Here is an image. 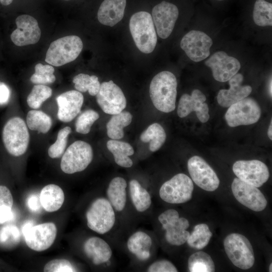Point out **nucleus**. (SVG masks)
Masks as SVG:
<instances>
[{"instance_id": "obj_27", "label": "nucleus", "mask_w": 272, "mask_h": 272, "mask_svg": "<svg viewBox=\"0 0 272 272\" xmlns=\"http://www.w3.org/2000/svg\"><path fill=\"white\" fill-rule=\"evenodd\" d=\"M39 197L42 208L48 212H53L59 210L64 200L62 189L53 184L45 186L41 190Z\"/></svg>"}, {"instance_id": "obj_23", "label": "nucleus", "mask_w": 272, "mask_h": 272, "mask_svg": "<svg viewBox=\"0 0 272 272\" xmlns=\"http://www.w3.org/2000/svg\"><path fill=\"white\" fill-rule=\"evenodd\" d=\"M83 249L86 256L96 265L107 263L112 255L109 244L103 239L97 236L87 239L84 244Z\"/></svg>"}, {"instance_id": "obj_52", "label": "nucleus", "mask_w": 272, "mask_h": 272, "mask_svg": "<svg viewBox=\"0 0 272 272\" xmlns=\"http://www.w3.org/2000/svg\"><path fill=\"white\" fill-rule=\"evenodd\" d=\"M216 1H223V0H216Z\"/></svg>"}, {"instance_id": "obj_30", "label": "nucleus", "mask_w": 272, "mask_h": 272, "mask_svg": "<svg viewBox=\"0 0 272 272\" xmlns=\"http://www.w3.org/2000/svg\"><path fill=\"white\" fill-rule=\"evenodd\" d=\"M132 115L123 111L113 115L106 124L107 134L112 140H120L124 135L123 127L128 126L132 120Z\"/></svg>"}, {"instance_id": "obj_7", "label": "nucleus", "mask_w": 272, "mask_h": 272, "mask_svg": "<svg viewBox=\"0 0 272 272\" xmlns=\"http://www.w3.org/2000/svg\"><path fill=\"white\" fill-rule=\"evenodd\" d=\"M158 219L165 231V238L168 243L180 246L186 242L190 234L186 230L189 226V221L180 217L176 210H167L159 215Z\"/></svg>"}, {"instance_id": "obj_16", "label": "nucleus", "mask_w": 272, "mask_h": 272, "mask_svg": "<svg viewBox=\"0 0 272 272\" xmlns=\"http://www.w3.org/2000/svg\"><path fill=\"white\" fill-rule=\"evenodd\" d=\"M210 67L214 78L217 81H228L236 75L241 67L239 61L223 51H217L205 61Z\"/></svg>"}, {"instance_id": "obj_9", "label": "nucleus", "mask_w": 272, "mask_h": 272, "mask_svg": "<svg viewBox=\"0 0 272 272\" xmlns=\"http://www.w3.org/2000/svg\"><path fill=\"white\" fill-rule=\"evenodd\" d=\"M93 152L91 146L82 141H77L71 144L63 154L60 168L66 174L81 172L91 163Z\"/></svg>"}, {"instance_id": "obj_26", "label": "nucleus", "mask_w": 272, "mask_h": 272, "mask_svg": "<svg viewBox=\"0 0 272 272\" xmlns=\"http://www.w3.org/2000/svg\"><path fill=\"white\" fill-rule=\"evenodd\" d=\"M127 183L122 177L113 178L109 182L106 189L107 198L116 212H122L126 205Z\"/></svg>"}, {"instance_id": "obj_40", "label": "nucleus", "mask_w": 272, "mask_h": 272, "mask_svg": "<svg viewBox=\"0 0 272 272\" xmlns=\"http://www.w3.org/2000/svg\"><path fill=\"white\" fill-rule=\"evenodd\" d=\"M54 69L51 65L39 63L35 66V73L30 78L32 83L38 85L52 84L55 81Z\"/></svg>"}, {"instance_id": "obj_37", "label": "nucleus", "mask_w": 272, "mask_h": 272, "mask_svg": "<svg viewBox=\"0 0 272 272\" xmlns=\"http://www.w3.org/2000/svg\"><path fill=\"white\" fill-rule=\"evenodd\" d=\"M13 198L9 188L0 185V225L14 219Z\"/></svg>"}, {"instance_id": "obj_35", "label": "nucleus", "mask_w": 272, "mask_h": 272, "mask_svg": "<svg viewBox=\"0 0 272 272\" xmlns=\"http://www.w3.org/2000/svg\"><path fill=\"white\" fill-rule=\"evenodd\" d=\"M253 19L259 26H272V4L265 0H256L253 10Z\"/></svg>"}, {"instance_id": "obj_42", "label": "nucleus", "mask_w": 272, "mask_h": 272, "mask_svg": "<svg viewBox=\"0 0 272 272\" xmlns=\"http://www.w3.org/2000/svg\"><path fill=\"white\" fill-rule=\"evenodd\" d=\"M99 117V114L93 110L88 109L85 111L79 116L76 120V131L82 134L88 133L92 125Z\"/></svg>"}, {"instance_id": "obj_33", "label": "nucleus", "mask_w": 272, "mask_h": 272, "mask_svg": "<svg viewBox=\"0 0 272 272\" xmlns=\"http://www.w3.org/2000/svg\"><path fill=\"white\" fill-rule=\"evenodd\" d=\"M188 266L190 272H213L215 270L214 261L210 255L201 251L189 256Z\"/></svg>"}, {"instance_id": "obj_21", "label": "nucleus", "mask_w": 272, "mask_h": 272, "mask_svg": "<svg viewBox=\"0 0 272 272\" xmlns=\"http://www.w3.org/2000/svg\"><path fill=\"white\" fill-rule=\"evenodd\" d=\"M57 106V117L64 122L73 120L80 112L84 102L83 94L78 91H66L56 99Z\"/></svg>"}, {"instance_id": "obj_48", "label": "nucleus", "mask_w": 272, "mask_h": 272, "mask_svg": "<svg viewBox=\"0 0 272 272\" xmlns=\"http://www.w3.org/2000/svg\"><path fill=\"white\" fill-rule=\"evenodd\" d=\"M271 120L270 121V123L269 125V127H268V130H267V135H268V137L269 138V139L271 140H272V132H271V130H272V127H271V125H272V124H271Z\"/></svg>"}, {"instance_id": "obj_31", "label": "nucleus", "mask_w": 272, "mask_h": 272, "mask_svg": "<svg viewBox=\"0 0 272 272\" xmlns=\"http://www.w3.org/2000/svg\"><path fill=\"white\" fill-rule=\"evenodd\" d=\"M141 140L144 143L150 142L149 149L152 152L158 150L164 144L166 134L163 127L157 123L151 124L142 132Z\"/></svg>"}, {"instance_id": "obj_13", "label": "nucleus", "mask_w": 272, "mask_h": 272, "mask_svg": "<svg viewBox=\"0 0 272 272\" xmlns=\"http://www.w3.org/2000/svg\"><path fill=\"white\" fill-rule=\"evenodd\" d=\"M96 96L97 102L106 113L114 115L125 108L126 100L121 89L112 80L103 82Z\"/></svg>"}, {"instance_id": "obj_19", "label": "nucleus", "mask_w": 272, "mask_h": 272, "mask_svg": "<svg viewBox=\"0 0 272 272\" xmlns=\"http://www.w3.org/2000/svg\"><path fill=\"white\" fill-rule=\"evenodd\" d=\"M17 29L11 35L12 42L23 46L36 43L41 37V30L37 21L31 16L22 15L16 19Z\"/></svg>"}, {"instance_id": "obj_43", "label": "nucleus", "mask_w": 272, "mask_h": 272, "mask_svg": "<svg viewBox=\"0 0 272 272\" xmlns=\"http://www.w3.org/2000/svg\"><path fill=\"white\" fill-rule=\"evenodd\" d=\"M45 272H73L77 270L71 262L65 259H55L47 262L44 266Z\"/></svg>"}, {"instance_id": "obj_39", "label": "nucleus", "mask_w": 272, "mask_h": 272, "mask_svg": "<svg viewBox=\"0 0 272 272\" xmlns=\"http://www.w3.org/2000/svg\"><path fill=\"white\" fill-rule=\"evenodd\" d=\"M52 93V89L47 86L35 85L27 97V104L33 109H38L43 102L51 96Z\"/></svg>"}, {"instance_id": "obj_12", "label": "nucleus", "mask_w": 272, "mask_h": 272, "mask_svg": "<svg viewBox=\"0 0 272 272\" xmlns=\"http://www.w3.org/2000/svg\"><path fill=\"white\" fill-rule=\"evenodd\" d=\"M232 169L238 178L256 187L261 186L269 177L267 166L257 160L237 161Z\"/></svg>"}, {"instance_id": "obj_5", "label": "nucleus", "mask_w": 272, "mask_h": 272, "mask_svg": "<svg viewBox=\"0 0 272 272\" xmlns=\"http://www.w3.org/2000/svg\"><path fill=\"white\" fill-rule=\"evenodd\" d=\"M2 139L9 154L16 157L23 155L27 150L30 140L24 120L19 117L10 119L4 126Z\"/></svg>"}, {"instance_id": "obj_2", "label": "nucleus", "mask_w": 272, "mask_h": 272, "mask_svg": "<svg viewBox=\"0 0 272 272\" xmlns=\"http://www.w3.org/2000/svg\"><path fill=\"white\" fill-rule=\"evenodd\" d=\"M129 27L137 48L145 53L153 52L157 38L151 14L145 11L134 13L130 19Z\"/></svg>"}, {"instance_id": "obj_6", "label": "nucleus", "mask_w": 272, "mask_h": 272, "mask_svg": "<svg viewBox=\"0 0 272 272\" xmlns=\"http://www.w3.org/2000/svg\"><path fill=\"white\" fill-rule=\"evenodd\" d=\"M225 252L232 263L239 268L247 269L254 264L255 257L252 245L244 235L231 233L224 240Z\"/></svg>"}, {"instance_id": "obj_34", "label": "nucleus", "mask_w": 272, "mask_h": 272, "mask_svg": "<svg viewBox=\"0 0 272 272\" xmlns=\"http://www.w3.org/2000/svg\"><path fill=\"white\" fill-rule=\"evenodd\" d=\"M212 235L207 224H199L194 226L186 242L191 248L202 249L209 244Z\"/></svg>"}, {"instance_id": "obj_14", "label": "nucleus", "mask_w": 272, "mask_h": 272, "mask_svg": "<svg viewBox=\"0 0 272 272\" xmlns=\"http://www.w3.org/2000/svg\"><path fill=\"white\" fill-rule=\"evenodd\" d=\"M187 168L192 180L201 189L213 191L218 188L220 180L218 176L201 157H191L187 162Z\"/></svg>"}, {"instance_id": "obj_44", "label": "nucleus", "mask_w": 272, "mask_h": 272, "mask_svg": "<svg viewBox=\"0 0 272 272\" xmlns=\"http://www.w3.org/2000/svg\"><path fill=\"white\" fill-rule=\"evenodd\" d=\"M149 272H177L176 266L170 261L161 259L152 263L147 269Z\"/></svg>"}, {"instance_id": "obj_20", "label": "nucleus", "mask_w": 272, "mask_h": 272, "mask_svg": "<svg viewBox=\"0 0 272 272\" xmlns=\"http://www.w3.org/2000/svg\"><path fill=\"white\" fill-rule=\"evenodd\" d=\"M206 101V96L198 89L193 90L191 95H182L178 103V115L180 118H183L192 111H195L200 122H207L210 118V115L209 106L205 103Z\"/></svg>"}, {"instance_id": "obj_17", "label": "nucleus", "mask_w": 272, "mask_h": 272, "mask_svg": "<svg viewBox=\"0 0 272 272\" xmlns=\"http://www.w3.org/2000/svg\"><path fill=\"white\" fill-rule=\"evenodd\" d=\"M179 11L175 5L163 1L152 10V19L158 35L167 38L171 34L178 19Z\"/></svg>"}, {"instance_id": "obj_4", "label": "nucleus", "mask_w": 272, "mask_h": 272, "mask_svg": "<svg viewBox=\"0 0 272 272\" xmlns=\"http://www.w3.org/2000/svg\"><path fill=\"white\" fill-rule=\"evenodd\" d=\"M83 44L76 35H69L51 42L45 60L51 65L60 66L75 60L81 52Z\"/></svg>"}, {"instance_id": "obj_45", "label": "nucleus", "mask_w": 272, "mask_h": 272, "mask_svg": "<svg viewBox=\"0 0 272 272\" xmlns=\"http://www.w3.org/2000/svg\"><path fill=\"white\" fill-rule=\"evenodd\" d=\"M26 205L33 213H38L41 211L42 208L39 195L37 194L30 195L26 200Z\"/></svg>"}, {"instance_id": "obj_53", "label": "nucleus", "mask_w": 272, "mask_h": 272, "mask_svg": "<svg viewBox=\"0 0 272 272\" xmlns=\"http://www.w3.org/2000/svg\"><path fill=\"white\" fill-rule=\"evenodd\" d=\"M65 1H68V0H65Z\"/></svg>"}, {"instance_id": "obj_22", "label": "nucleus", "mask_w": 272, "mask_h": 272, "mask_svg": "<svg viewBox=\"0 0 272 272\" xmlns=\"http://www.w3.org/2000/svg\"><path fill=\"white\" fill-rule=\"evenodd\" d=\"M243 77L236 74L229 80V89H221L217 95L218 104L223 107H229L232 104L246 98L252 92L249 85H242Z\"/></svg>"}, {"instance_id": "obj_46", "label": "nucleus", "mask_w": 272, "mask_h": 272, "mask_svg": "<svg viewBox=\"0 0 272 272\" xmlns=\"http://www.w3.org/2000/svg\"><path fill=\"white\" fill-rule=\"evenodd\" d=\"M11 91L4 82L0 81V105L7 104L10 100Z\"/></svg>"}, {"instance_id": "obj_18", "label": "nucleus", "mask_w": 272, "mask_h": 272, "mask_svg": "<svg viewBox=\"0 0 272 272\" xmlns=\"http://www.w3.org/2000/svg\"><path fill=\"white\" fill-rule=\"evenodd\" d=\"M57 234V228L52 222L32 226L24 235L27 246L36 251L49 248L53 243Z\"/></svg>"}, {"instance_id": "obj_25", "label": "nucleus", "mask_w": 272, "mask_h": 272, "mask_svg": "<svg viewBox=\"0 0 272 272\" xmlns=\"http://www.w3.org/2000/svg\"><path fill=\"white\" fill-rule=\"evenodd\" d=\"M152 243V239L148 233L137 231L129 237L126 246L128 251L138 260L145 261L150 258Z\"/></svg>"}, {"instance_id": "obj_47", "label": "nucleus", "mask_w": 272, "mask_h": 272, "mask_svg": "<svg viewBox=\"0 0 272 272\" xmlns=\"http://www.w3.org/2000/svg\"><path fill=\"white\" fill-rule=\"evenodd\" d=\"M33 225V223L32 221H29L26 222L22 227V232L23 235H24Z\"/></svg>"}, {"instance_id": "obj_49", "label": "nucleus", "mask_w": 272, "mask_h": 272, "mask_svg": "<svg viewBox=\"0 0 272 272\" xmlns=\"http://www.w3.org/2000/svg\"><path fill=\"white\" fill-rule=\"evenodd\" d=\"M13 0H0L1 4L4 6H8L10 5Z\"/></svg>"}, {"instance_id": "obj_29", "label": "nucleus", "mask_w": 272, "mask_h": 272, "mask_svg": "<svg viewBox=\"0 0 272 272\" xmlns=\"http://www.w3.org/2000/svg\"><path fill=\"white\" fill-rule=\"evenodd\" d=\"M107 147L113 154L114 161L118 165L124 168L132 166V161L129 156L134 154V150L129 144L112 140L107 142Z\"/></svg>"}, {"instance_id": "obj_11", "label": "nucleus", "mask_w": 272, "mask_h": 272, "mask_svg": "<svg viewBox=\"0 0 272 272\" xmlns=\"http://www.w3.org/2000/svg\"><path fill=\"white\" fill-rule=\"evenodd\" d=\"M212 38L199 30H191L182 38L180 47L187 56L194 62L201 61L210 55Z\"/></svg>"}, {"instance_id": "obj_8", "label": "nucleus", "mask_w": 272, "mask_h": 272, "mask_svg": "<svg viewBox=\"0 0 272 272\" xmlns=\"http://www.w3.org/2000/svg\"><path fill=\"white\" fill-rule=\"evenodd\" d=\"M193 188L191 179L185 174L178 173L161 185L159 194L166 202L180 204L190 200Z\"/></svg>"}, {"instance_id": "obj_41", "label": "nucleus", "mask_w": 272, "mask_h": 272, "mask_svg": "<svg viewBox=\"0 0 272 272\" xmlns=\"http://www.w3.org/2000/svg\"><path fill=\"white\" fill-rule=\"evenodd\" d=\"M71 131L70 127L66 126L58 131L56 142L49 147L48 150L50 158H58L62 155L67 145L68 136Z\"/></svg>"}, {"instance_id": "obj_51", "label": "nucleus", "mask_w": 272, "mask_h": 272, "mask_svg": "<svg viewBox=\"0 0 272 272\" xmlns=\"http://www.w3.org/2000/svg\"><path fill=\"white\" fill-rule=\"evenodd\" d=\"M271 267H272V264L270 263V265H269V271H272Z\"/></svg>"}, {"instance_id": "obj_36", "label": "nucleus", "mask_w": 272, "mask_h": 272, "mask_svg": "<svg viewBox=\"0 0 272 272\" xmlns=\"http://www.w3.org/2000/svg\"><path fill=\"white\" fill-rule=\"evenodd\" d=\"M73 82L75 84V88L78 91H88L91 96H96L100 87L98 78L95 75L80 74L73 78Z\"/></svg>"}, {"instance_id": "obj_50", "label": "nucleus", "mask_w": 272, "mask_h": 272, "mask_svg": "<svg viewBox=\"0 0 272 272\" xmlns=\"http://www.w3.org/2000/svg\"><path fill=\"white\" fill-rule=\"evenodd\" d=\"M271 79H270V82H269V94L270 95V97H271V94H272V91H271Z\"/></svg>"}, {"instance_id": "obj_10", "label": "nucleus", "mask_w": 272, "mask_h": 272, "mask_svg": "<svg viewBox=\"0 0 272 272\" xmlns=\"http://www.w3.org/2000/svg\"><path fill=\"white\" fill-rule=\"evenodd\" d=\"M261 113L260 107L256 101L246 97L229 107L225 117L229 126L236 127L256 123L260 117Z\"/></svg>"}, {"instance_id": "obj_38", "label": "nucleus", "mask_w": 272, "mask_h": 272, "mask_svg": "<svg viewBox=\"0 0 272 272\" xmlns=\"http://www.w3.org/2000/svg\"><path fill=\"white\" fill-rule=\"evenodd\" d=\"M21 235L18 228L14 225H6L0 227V246L11 249L20 242Z\"/></svg>"}, {"instance_id": "obj_3", "label": "nucleus", "mask_w": 272, "mask_h": 272, "mask_svg": "<svg viewBox=\"0 0 272 272\" xmlns=\"http://www.w3.org/2000/svg\"><path fill=\"white\" fill-rule=\"evenodd\" d=\"M115 213L107 198L98 197L91 203L86 212L87 226L99 234H106L115 224Z\"/></svg>"}, {"instance_id": "obj_24", "label": "nucleus", "mask_w": 272, "mask_h": 272, "mask_svg": "<svg viewBox=\"0 0 272 272\" xmlns=\"http://www.w3.org/2000/svg\"><path fill=\"white\" fill-rule=\"evenodd\" d=\"M126 0H104L99 8L97 18L104 25L112 27L123 17Z\"/></svg>"}, {"instance_id": "obj_15", "label": "nucleus", "mask_w": 272, "mask_h": 272, "mask_svg": "<svg viewBox=\"0 0 272 272\" xmlns=\"http://www.w3.org/2000/svg\"><path fill=\"white\" fill-rule=\"evenodd\" d=\"M231 189L237 200L248 209L260 212L266 208L267 200L257 187L237 177L232 183Z\"/></svg>"}, {"instance_id": "obj_1", "label": "nucleus", "mask_w": 272, "mask_h": 272, "mask_svg": "<svg viewBox=\"0 0 272 272\" xmlns=\"http://www.w3.org/2000/svg\"><path fill=\"white\" fill-rule=\"evenodd\" d=\"M177 82L175 75L169 71H162L152 80L150 96L153 105L158 110L170 112L175 109Z\"/></svg>"}, {"instance_id": "obj_28", "label": "nucleus", "mask_w": 272, "mask_h": 272, "mask_svg": "<svg viewBox=\"0 0 272 272\" xmlns=\"http://www.w3.org/2000/svg\"><path fill=\"white\" fill-rule=\"evenodd\" d=\"M128 193L131 203L138 212L144 213L149 209L152 205L151 195L137 180H130Z\"/></svg>"}, {"instance_id": "obj_32", "label": "nucleus", "mask_w": 272, "mask_h": 272, "mask_svg": "<svg viewBox=\"0 0 272 272\" xmlns=\"http://www.w3.org/2000/svg\"><path fill=\"white\" fill-rule=\"evenodd\" d=\"M29 129L42 133H47L52 125L51 117L45 113L36 110L29 111L26 117Z\"/></svg>"}]
</instances>
